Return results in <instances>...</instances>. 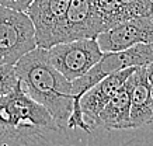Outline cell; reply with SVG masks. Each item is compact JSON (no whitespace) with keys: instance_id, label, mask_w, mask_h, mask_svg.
Wrapping results in <instances>:
<instances>
[{"instance_id":"6da1fadb","label":"cell","mask_w":153,"mask_h":146,"mask_svg":"<svg viewBox=\"0 0 153 146\" xmlns=\"http://www.w3.org/2000/svg\"><path fill=\"white\" fill-rule=\"evenodd\" d=\"M14 67L25 93L47 108L58 128H66L73 110L72 82L52 66L47 49L37 47L20 58Z\"/></svg>"},{"instance_id":"7a4b0ae2","label":"cell","mask_w":153,"mask_h":146,"mask_svg":"<svg viewBox=\"0 0 153 146\" xmlns=\"http://www.w3.org/2000/svg\"><path fill=\"white\" fill-rule=\"evenodd\" d=\"M55 119L45 107L34 101L25 93L21 82L9 94L0 97V135L6 138H20L42 135L56 131Z\"/></svg>"},{"instance_id":"3957f363","label":"cell","mask_w":153,"mask_h":146,"mask_svg":"<svg viewBox=\"0 0 153 146\" xmlns=\"http://www.w3.org/2000/svg\"><path fill=\"white\" fill-rule=\"evenodd\" d=\"M35 48V31L30 17L0 6V65H16Z\"/></svg>"},{"instance_id":"277c9868","label":"cell","mask_w":153,"mask_h":146,"mask_svg":"<svg viewBox=\"0 0 153 146\" xmlns=\"http://www.w3.org/2000/svg\"><path fill=\"white\" fill-rule=\"evenodd\" d=\"M47 55L56 70L65 79L73 82L90 70L102 58L104 52L100 49L96 38H86L56 44L48 48Z\"/></svg>"},{"instance_id":"5b68a950","label":"cell","mask_w":153,"mask_h":146,"mask_svg":"<svg viewBox=\"0 0 153 146\" xmlns=\"http://www.w3.org/2000/svg\"><path fill=\"white\" fill-rule=\"evenodd\" d=\"M108 31L90 0H70L65 19L55 37V45L76 39L97 38Z\"/></svg>"},{"instance_id":"8992f818","label":"cell","mask_w":153,"mask_h":146,"mask_svg":"<svg viewBox=\"0 0 153 146\" xmlns=\"http://www.w3.org/2000/svg\"><path fill=\"white\" fill-rule=\"evenodd\" d=\"M98 47L102 52H117L138 44H153V11L134 17L100 34Z\"/></svg>"},{"instance_id":"52a82bcc","label":"cell","mask_w":153,"mask_h":146,"mask_svg":"<svg viewBox=\"0 0 153 146\" xmlns=\"http://www.w3.org/2000/svg\"><path fill=\"white\" fill-rule=\"evenodd\" d=\"M70 0H34L25 14L35 31L37 47L48 49L55 45V37L65 19Z\"/></svg>"},{"instance_id":"ba28073f","label":"cell","mask_w":153,"mask_h":146,"mask_svg":"<svg viewBox=\"0 0 153 146\" xmlns=\"http://www.w3.org/2000/svg\"><path fill=\"white\" fill-rule=\"evenodd\" d=\"M136 67H129V69H124L121 72L108 75L100 80L97 84L84 93L79 100L80 111L83 115L84 122L88 125L90 131H93L98 128V115L101 113V110L105 107V104L111 100V97L115 94V91L124 84L128 77L132 75V72Z\"/></svg>"},{"instance_id":"9c48e42d","label":"cell","mask_w":153,"mask_h":146,"mask_svg":"<svg viewBox=\"0 0 153 146\" xmlns=\"http://www.w3.org/2000/svg\"><path fill=\"white\" fill-rule=\"evenodd\" d=\"M131 100V129L142 128L153 121V110L149 96L146 66L136 67L126 80Z\"/></svg>"},{"instance_id":"30bf717a","label":"cell","mask_w":153,"mask_h":146,"mask_svg":"<svg viewBox=\"0 0 153 146\" xmlns=\"http://www.w3.org/2000/svg\"><path fill=\"white\" fill-rule=\"evenodd\" d=\"M131 100L126 82L115 91L98 115V125L107 129H131Z\"/></svg>"},{"instance_id":"8fae6325","label":"cell","mask_w":153,"mask_h":146,"mask_svg":"<svg viewBox=\"0 0 153 146\" xmlns=\"http://www.w3.org/2000/svg\"><path fill=\"white\" fill-rule=\"evenodd\" d=\"M90 1L102 21L105 23L108 30L126 21V16L122 10L120 0H90Z\"/></svg>"},{"instance_id":"7c38bea8","label":"cell","mask_w":153,"mask_h":146,"mask_svg":"<svg viewBox=\"0 0 153 146\" xmlns=\"http://www.w3.org/2000/svg\"><path fill=\"white\" fill-rule=\"evenodd\" d=\"M126 20L146 16L153 11V6L149 0H120Z\"/></svg>"},{"instance_id":"4fadbf2b","label":"cell","mask_w":153,"mask_h":146,"mask_svg":"<svg viewBox=\"0 0 153 146\" xmlns=\"http://www.w3.org/2000/svg\"><path fill=\"white\" fill-rule=\"evenodd\" d=\"M19 82L14 65H0V97L11 93Z\"/></svg>"},{"instance_id":"5bb4252c","label":"cell","mask_w":153,"mask_h":146,"mask_svg":"<svg viewBox=\"0 0 153 146\" xmlns=\"http://www.w3.org/2000/svg\"><path fill=\"white\" fill-rule=\"evenodd\" d=\"M33 1L34 0H0V6H4V7H9V9L25 13Z\"/></svg>"},{"instance_id":"9a60e30c","label":"cell","mask_w":153,"mask_h":146,"mask_svg":"<svg viewBox=\"0 0 153 146\" xmlns=\"http://www.w3.org/2000/svg\"><path fill=\"white\" fill-rule=\"evenodd\" d=\"M146 76H148V86H149V96H150V104L153 110V63L146 66Z\"/></svg>"},{"instance_id":"2e32d148","label":"cell","mask_w":153,"mask_h":146,"mask_svg":"<svg viewBox=\"0 0 153 146\" xmlns=\"http://www.w3.org/2000/svg\"><path fill=\"white\" fill-rule=\"evenodd\" d=\"M149 1H150V3H152V6H153V0H149Z\"/></svg>"}]
</instances>
